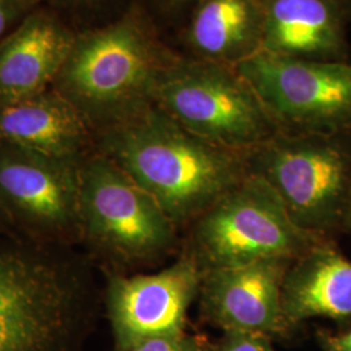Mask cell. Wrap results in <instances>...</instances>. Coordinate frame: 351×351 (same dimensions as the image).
<instances>
[{
	"label": "cell",
	"mask_w": 351,
	"mask_h": 351,
	"mask_svg": "<svg viewBox=\"0 0 351 351\" xmlns=\"http://www.w3.org/2000/svg\"><path fill=\"white\" fill-rule=\"evenodd\" d=\"M320 342L326 351H351V328L339 335L322 333Z\"/></svg>",
	"instance_id": "20"
},
{
	"label": "cell",
	"mask_w": 351,
	"mask_h": 351,
	"mask_svg": "<svg viewBox=\"0 0 351 351\" xmlns=\"http://www.w3.org/2000/svg\"><path fill=\"white\" fill-rule=\"evenodd\" d=\"M80 216L82 242L117 263L160 256L178 230L156 199L99 151L80 167Z\"/></svg>",
	"instance_id": "6"
},
{
	"label": "cell",
	"mask_w": 351,
	"mask_h": 351,
	"mask_svg": "<svg viewBox=\"0 0 351 351\" xmlns=\"http://www.w3.org/2000/svg\"><path fill=\"white\" fill-rule=\"evenodd\" d=\"M42 1V0H40ZM49 3L52 4H58V5H65V7H75V5H84L86 3H90L93 0H47Z\"/></svg>",
	"instance_id": "21"
},
{
	"label": "cell",
	"mask_w": 351,
	"mask_h": 351,
	"mask_svg": "<svg viewBox=\"0 0 351 351\" xmlns=\"http://www.w3.org/2000/svg\"><path fill=\"white\" fill-rule=\"evenodd\" d=\"M75 37L55 13H27L0 42V107L52 88Z\"/></svg>",
	"instance_id": "12"
},
{
	"label": "cell",
	"mask_w": 351,
	"mask_h": 351,
	"mask_svg": "<svg viewBox=\"0 0 351 351\" xmlns=\"http://www.w3.org/2000/svg\"><path fill=\"white\" fill-rule=\"evenodd\" d=\"M322 242L295 226L274 189L249 173L193 221L189 256L206 272L271 259L295 261Z\"/></svg>",
	"instance_id": "4"
},
{
	"label": "cell",
	"mask_w": 351,
	"mask_h": 351,
	"mask_svg": "<svg viewBox=\"0 0 351 351\" xmlns=\"http://www.w3.org/2000/svg\"><path fill=\"white\" fill-rule=\"evenodd\" d=\"M281 132L322 134L351 126V66L258 50L236 64Z\"/></svg>",
	"instance_id": "8"
},
{
	"label": "cell",
	"mask_w": 351,
	"mask_h": 351,
	"mask_svg": "<svg viewBox=\"0 0 351 351\" xmlns=\"http://www.w3.org/2000/svg\"><path fill=\"white\" fill-rule=\"evenodd\" d=\"M80 167L0 143V202L13 226L50 243L82 242Z\"/></svg>",
	"instance_id": "9"
},
{
	"label": "cell",
	"mask_w": 351,
	"mask_h": 351,
	"mask_svg": "<svg viewBox=\"0 0 351 351\" xmlns=\"http://www.w3.org/2000/svg\"><path fill=\"white\" fill-rule=\"evenodd\" d=\"M40 0H0V42Z\"/></svg>",
	"instance_id": "18"
},
{
	"label": "cell",
	"mask_w": 351,
	"mask_h": 351,
	"mask_svg": "<svg viewBox=\"0 0 351 351\" xmlns=\"http://www.w3.org/2000/svg\"><path fill=\"white\" fill-rule=\"evenodd\" d=\"M154 103L193 134L239 152L255 150L281 132L249 84L226 64H171Z\"/></svg>",
	"instance_id": "5"
},
{
	"label": "cell",
	"mask_w": 351,
	"mask_h": 351,
	"mask_svg": "<svg viewBox=\"0 0 351 351\" xmlns=\"http://www.w3.org/2000/svg\"><path fill=\"white\" fill-rule=\"evenodd\" d=\"M0 229V351H81L94 316L85 256Z\"/></svg>",
	"instance_id": "1"
},
{
	"label": "cell",
	"mask_w": 351,
	"mask_h": 351,
	"mask_svg": "<svg viewBox=\"0 0 351 351\" xmlns=\"http://www.w3.org/2000/svg\"><path fill=\"white\" fill-rule=\"evenodd\" d=\"M261 0H201L189 27V42L213 63H239L261 47Z\"/></svg>",
	"instance_id": "16"
},
{
	"label": "cell",
	"mask_w": 351,
	"mask_h": 351,
	"mask_svg": "<svg viewBox=\"0 0 351 351\" xmlns=\"http://www.w3.org/2000/svg\"><path fill=\"white\" fill-rule=\"evenodd\" d=\"M259 50L316 60L339 45V26L326 0H261Z\"/></svg>",
	"instance_id": "15"
},
{
	"label": "cell",
	"mask_w": 351,
	"mask_h": 351,
	"mask_svg": "<svg viewBox=\"0 0 351 351\" xmlns=\"http://www.w3.org/2000/svg\"><path fill=\"white\" fill-rule=\"evenodd\" d=\"M128 351H210L203 339L185 332L145 339Z\"/></svg>",
	"instance_id": "17"
},
{
	"label": "cell",
	"mask_w": 351,
	"mask_h": 351,
	"mask_svg": "<svg viewBox=\"0 0 351 351\" xmlns=\"http://www.w3.org/2000/svg\"><path fill=\"white\" fill-rule=\"evenodd\" d=\"M167 63L137 14L77 34L52 88L82 113L94 132L154 103Z\"/></svg>",
	"instance_id": "3"
},
{
	"label": "cell",
	"mask_w": 351,
	"mask_h": 351,
	"mask_svg": "<svg viewBox=\"0 0 351 351\" xmlns=\"http://www.w3.org/2000/svg\"><path fill=\"white\" fill-rule=\"evenodd\" d=\"M289 328L313 317L351 316V261L324 242L293 261L282 282Z\"/></svg>",
	"instance_id": "14"
},
{
	"label": "cell",
	"mask_w": 351,
	"mask_h": 351,
	"mask_svg": "<svg viewBox=\"0 0 351 351\" xmlns=\"http://www.w3.org/2000/svg\"><path fill=\"white\" fill-rule=\"evenodd\" d=\"M291 262L271 259L202 272V313L226 332L285 333L281 291Z\"/></svg>",
	"instance_id": "11"
},
{
	"label": "cell",
	"mask_w": 351,
	"mask_h": 351,
	"mask_svg": "<svg viewBox=\"0 0 351 351\" xmlns=\"http://www.w3.org/2000/svg\"><path fill=\"white\" fill-rule=\"evenodd\" d=\"M8 228H14L8 216V213H5L1 202H0V229H8Z\"/></svg>",
	"instance_id": "22"
},
{
	"label": "cell",
	"mask_w": 351,
	"mask_h": 351,
	"mask_svg": "<svg viewBox=\"0 0 351 351\" xmlns=\"http://www.w3.org/2000/svg\"><path fill=\"white\" fill-rule=\"evenodd\" d=\"M94 130L55 88L0 107V143L65 163L82 164Z\"/></svg>",
	"instance_id": "13"
},
{
	"label": "cell",
	"mask_w": 351,
	"mask_h": 351,
	"mask_svg": "<svg viewBox=\"0 0 351 351\" xmlns=\"http://www.w3.org/2000/svg\"><path fill=\"white\" fill-rule=\"evenodd\" d=\"M201 281V268L190 256L152 275H111L106 306L116 350L185 332L189 307L199 294Z\"/></svg>",
	"instance_id": "10"
},
{
	"label": "cell",
	"mask_w": 351,
	"mask_h": 351,
	"mask_svg": "<svg viewBox=\"0 0 351 351\" xmlns=\"http://www.w3.org/2000/svg\"><path fill=\"white\" fill-rule=\"evenodd\" d=\"M95 133L98 151L151 194L177 229L249 175V152L193 134L155 103Z\"/></svg>",
	"instance_id": "2"
},
{
	"label": "cell",
	"mask_w": 351,
	"mask_h": 351,
	"mask_svg": "<svg viewBox=\"0 0 351 351\" xmlns=\"http://www.w3.org/2000/svg\"><path fill=\"white\" fill-rule=\"evenodd\" d=\"M215 351H275L265 336L226 332V337Z\"/></svg>",
	"instance_id": "19"
},
{
	"label": "cell",
	"mask_w": 351,
	"mask_h": 351,
	"mask_svg": "<svg viewBox=\"0 0 351 351\" xmlns=\"http://www.w3.org/2000/svg\"><path fill=\"white\" fill-rule=\"evenodd\" d=\"M247 171L275 190L304 232L320 237L345 223L351 163L333 142L319 134L280 132L247 154Z\"/></svg>",
	"instance_id": "7"
},
{
	"label": "cell",
	"mask_w": 351,
	"mask_h": 351,
	"mask_svg": "<svg viewBox=\"0 0 351 351\" xmlns=\"http://www.w3.org/2000/svg\"><path fill=\"white\" fill-rule=\"evenodd\" d=\"M343 224H346L351 229V190L350 197H349V204H348V211H346V217H345V223Z\"/></svg>",
	"instance_id": "23"
}]
</instances>
